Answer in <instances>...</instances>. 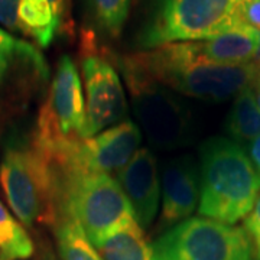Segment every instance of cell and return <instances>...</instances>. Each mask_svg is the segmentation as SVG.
<instances>
[{
    "instance_id": "6da1fadb",
    "label": "cell",
    "mask_w": 260,
    "mask_h": 260,
    "mask_svg": "<svg viewBox=\"0 0 260 260\" xmlns=\"http://www.w3.org/2000/svg\"><path fill=\"white\" fill-rule=\"evenodd\" d=\"M124 70L167 88L207 102H224L251 87L260 74L256 64L223 65L197 55L191 42H175L126 56Z\"/></svg>"
},
{
    "instance_id": "7a4b0ae2",
    "label": "cell",
    "mask_w": 260,
    "mask_h": 260,
    "mask_svg": "<svg viewBox=\"0 0 260 260\" xmlns=\"http://www.w3.org/2000/svg\"><path fill=\"white\" fill-rule=\"evenodd\" d=\"M0 182L10 208L28 227L56 225L64 217L61 172L34 143L12 142L0 164Z\"/></svg>"
},
{
    "instance_id": "3957f363",
    "label": "cell",
    "mask_w": 260,
    "mask_h": 260,
    "mask_svg": "<svg viewBox=\"0 0 260 260\" xmlns=\"http://www.w3.org/2000/svg\"><path fill=\"white\" fill-rule=\"evenodd\" d=\"M200 214L225 224L246 218L260 194V175L234 140L213 138L201 148Z\"/></svg>"
},
{
    "instance_id": "277c9868",
    "label": "cell",
    "mask_w": 260,
    "mask_h": 260,
    "mask_svg": "<svg viewBox=\"0 0 260 260\" xmlns=\"http://www.w3.org/2000/svg\"><path fill=\"white\" fill-rule=\"evenodd\" d=\"M87 114L78 70L70 56H61L34 143L55 167L65 168L87 139Z\"/></svg>"
},
{
    "instance_id": "5b68a950",
    "label": "cell",
    "mask_w": 260,
    "mask_h": 260,
    "mask_svg": "<svg viewBox=\"0 0 260 260\" xmlns=\"http://www.w3.org/2000/svg\"><path fill=\"white\" fill-rule=\"evenodd\" d=\"M246 0H156L152 15L139 35V45L146 49L195 42L220 35L244 23Z\"/></svg>"
},
{
    "instance_id": "8992f818",
    "label": "cell",
    "mask_w": 260,
    "mask_h": 260,
    "mask_svg": "<svg viewBox=\"0 0 260 260\" xmlns=\"http://www.w3.org/2000/svg\"><path fill=\"white\" fill-rule=\"evenodd\" d=\"M64 217L80 224L97 247L133 221L135 213L116 179L106 174H93L64 178Z\"/></svg>"
},
{
    "instance_id": "52a82bcc",
    "label": "cell",
    "mask_w": 260,
    "mask_h": 260,
    "mask_svg": "<svg viewBox=\"0 0 260 260\" xmlns=\"http://www.w3.org/2000/svg\"><path fill=\"white\" fill-rule=\"evenodd\" d=\"M155 260H251L253 247L242 227L192 217L175 224L152 244Z\"/></svg>"
},
{
    "instance_id": "ba28073f",
    "label": "cell",
    "mask_w": 260,
    "mask_h": 260,
    "mask_svg": "<svg viewBox=\"0 0 260 260\" xmlns=\"http://www.w3.org/2000/svg\"><path fill=\"white\" fill-rule=\"evenodd\" d=\"M136 117L149 140L162 149L181 148L192 135L189 112L167 87L124 70Z\"/></svg>"
},
{
    "instance_id": "9c48e42d",
    "label": "cell",
    "mask_w": 260,
    "mask_h": 260,
    "mask_svg": "<svg viewBox=\"0 0 260 260\" xmlns=\"http://www.w3.org/2000/svg\"><path fill=\"white\" fill-rule=\"evenodd\" d=\"M85 85L87 139L120 123L127 114L124 90L113 65L102 56L88 54L81 61Z\"/></svg>"
},
{
    "instance_id": "30bf717a",
    "label": "cell",
    "mask_w": 260,
    "mask_h": 260,
    "mask_svg": "<svg viewBox=\"0 0 260 260\" xmlns=\"http://www.w3.org/2000/svg\"><path fill=\"white\" fill-rule=\"evenodd\" d=\"M142 133L132 120H123L83 142L73 160L62 169L65 177L106 174L124 168L138 152Z\"/></svg>"
},
{
    "instance_id": "8fae6325",
    "label": "cell",
    "mask_w": 260,
    "mask_h": 260,
    "mask_svg": "<svg viewBox=\"0 0 260 260\" xmlns=\"http://www.w3.org/2000/svg\"><path fill=\"white\" fill-rule=\"evenodd\" d=\"M119 184L129 198L135 220L142 229L149 227L159 207L158 162L149 149H140L119 172Z\"/></svg>"
},
{
    "instance_id": "7c38bea8",
    "label": "cell",
    "mask_w": 260,
    "mask_h": 260,
    "mask_svg": "<svg viewBox=\"0 0 260 260\" xmlns=\"http://www.w3.org/2000/svg\"><path fill=\"white\" fill-rule=\"evenodd\" d=\"M162 215L164 225L178 224L194 213L200 192V175L191 156L172 159L162 175Z\"/></svg>"
},
{
    "instance_id": "4fadbf2b",
    "label": "cell",
    "mask_w": 260,
    "mask_h": 260,
    "mask_svg": "<svg viewBox=\"0 0 260 260\" xmlns=\"http://www.w3.org/2000/svg\"><path fill=\"white\" fill-rule=\"evenodd\" d=\"M191 45L197 55L223 65L251 64L260 54V30L247 23H239L220 35Z\"/></svg>"
},
{
    "instance_id": "5bb4252c",
    "label": "cell",
    "mask_w": 260,
    "mask_h": 260,
    "mask_svg": "<svg viewBox=\"0 0 260 260\" xmlns=\"http://www.w3.org/2000/svg\"><path fill=\"white\" fill-rule=\"evenodd\" d=\"M95 249L104 260H155L153 249L136 220L113 233Z\"/></svg>"
},
{
    "instance_id": "9a60e30c",
    "label": "cell",
    "mask_w": 260,
    "mask_h": 260,
    "mask_svg": "<svg viewBox=\"0 0 260 260\" xmlns=\"http://www.w3.org/2000/svg\"><path fill=\"white\" fill-rule=\"evenodd\" d=\"M18 19L20 32L34 38L42 48L49 47L59 28V22L48 0H20Z\"/></svg>"
},
{
    "instance_id": "2e32d148",
    "label": "cell",
    "mask_w": 260,
    "mask_h": 260,
    "mask_svg": "<svg viewBox=\"0 0 260 260\" xmlns=\"http://www.w3.org/2000/svg\"><path fill=\"white\" fill-rule=\"evenodd\" d=\"M251 87L237 94L229 114L227 130L237 142H249L260 136V109Z\"/></svg>"
},
{
    "instance_id": "e0dca14e",
    "label": "cell",
    "mask_w": 260,
    "mask_h": 260,
    "mask_svg": "<svg viewBox=\"0 0 260 260\" xmlns=\"http://www.w3.org/2000/svg\"><path fill=\"white\" fill-rule=\"evenodd\" d=\"M56 244L61 260H104L80 224L64 217L56 224Z\"/></svg>"
},
{
    "instance_id": "ac0fdd59",
    "label": "cell",
    "mask_w": 260,
    "mask_h": 260,
    "mask_svg": "<svg viewBox=\"0 0 260 260\" xmlns=\"http://www.w3.org/2000/svg\"><path fill=\"white\" fill-rule=\"evenodd\" d=\"M34 251L29 234L0 201V260H26Z\"/></svg>"
},
{
    "instance_id": "d6986e66",
    "label": "cell",
    "mask_w": 260,
    "mask_h": 260,
    "mask_svg": "<svg viewBox=\"0 0 260 260\" xmlns=\"http://www.w3.org/2000/svg\"><path fill=\"white\" fill-rule=\"evenodd\" d=\"M95 23L112 38L120 35L130 9V0H88Z\"/></svg>"
},
{
    "instance_id": "ffe728a7",
    "label": "cell",
    "mask_w": 260,
    "mask_h": 260,
    "mask_svg": "<svg viewBox=\"0 0 260 260\" xmlns=\"http://www.w3.org/2000/svg\"><path fill=\"white\" fill-rule=\"evenodd\" d=\"M244 230L249 234L253 247V259L260 260V194L250 214L244 220Z\"/></svg>"
},
{
    "instance_id": "44dd1931",
    "label": "cell",
    "mask_w": 260,
    "mask_h": 260,
    "mask_svg": "<svg viewBox=\"0 0 260 260\" xmlns=\"http://www.w3.org/2000/svg\"><path fill=\"white\" fill-rule=\"evenodd\" d=\"M19 3L20 0H0V23L13 32L20 30L18 19Z\"/></svg>"
},
{
    "instance_id": "7402d4cb",
    "label": "cell",
    "mask_w": 260,
    "mask_h": 260,
    "mask_svg": "<svg viewBox=\"0 0 260 260\" xmlns=\"http://www.w3.org/2000/svg\"><path fill=\"white\" fill-rule=\"evenodd\" d=\"M30 45L25 44V42H20L18 39H15L13 42L10 44H0V81L2 78L5 77L6 71H8V67H9L10 58L15 52H25Z\"/></svg>"
},
{
    "instance_id": "603a6c76",
    "label": "cell",
    "mask_w": 260,
    "mask_h": 260,
    "mask_svg": "<svg viewBox=\"0 0 260 260\" xmlns=\"http://www.w3.org/2000/svg\"><path fill=\"white\" fill-rule=\"evenodd\" d=\"M242 18L244 23L260 30V0H246L243 5Z\"/></svg>"
},
{
    "instance_id": "cb8c5ba5",
    "label": "cell",
    "mask_w": 260,
    "mask_h": 260,
    "mask_svg": "<svg viewBox=\"0 0 260 260\" xmlns=\"http://www.w3.org/2000/svg\"><path fill=\"white\" fill-rule=\"evenodd\" d=\"M249 158L253 162L257 174L260 175V136L254 140H251V143L249 145Z\"/></svg>"
},
{
    "instance_id": "d4e9b609",
    "label": "cell",
    "mask_w": 260,
    "mask_h": 260,
    "mask_svg": "<svg viewBox=\"0 0 260 260\" xmlns=\"http://www.w3.org/2000/svg\"><path fill=\"white\" fill-rule=\"evenodd\" d=\"M48 3L51 5V8L54 10L58 22L61 23V19L64 16L65 8H67V0H48Z\"/></svg>"
},
{
    "instance_id": "484cf974",
    "label": "cell",
    "mask_w": 260,
    "mask_h": 260,
    "mask_svg": "<svg viewBox=\"0 0 260 260\" xmlns=\"http://www.w3.org/2000/svg\"><path fill=\"white\" fill-rule=\"evenodd\" d=\"M253 95H254V100H256V104H257V107L260 109V74L257 77V80L254 81L253 84Z\"/></svg>"
},
{
    "instance_id": "4316f807",
    "label": "cell",
    "mask_w": 260,
    "mask_h": 260,
    "mask_svg": "<svg viewBox=\"0 0 260 260\" xmlns=\"http://www.w3.org/2000/svg\"><path fill=\"white\" fill-rule=\"evenodd\" d=\"M35 260H49V257H38V259Z\"/></svg>"
}]
</instances>
